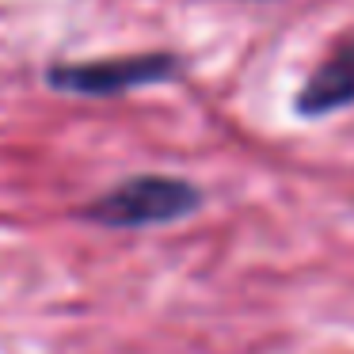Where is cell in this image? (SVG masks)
<instances>
[{
	"label": "cell",
	"instance_id": "obj_1",
	"mask_svg": "<svg viewBox=\"0 0 354 354\" xmlns=\"http://www.w3.org/2000/svg\"><path fill=\"white\" fill-rule=\"evenodd\" d=\"M202 206V191L179 176H133L103 191L95 202L77 214L107 229H145V225H171L191 217Z\"/></svg>",
	"mask_w": 354,
	"mask_h": 354
},
{
	"label": "cell",
	"instance_id": "obj_3",
	"mask_svg": "<svg viewBox=\"0 0 354 354\" xmlns=\"http://www.w3.org/2000/svg\"><path fill=\"white\" fill-rule=\"evenodd\" d=\"M346 107H354V35L331 46V54L316 65L297 92L301 118H328Z\"/></svg>",
	"mask_w": 354,
	"mask_h": 354
},
{
	"label": "cell",
	"instance_id": "obj_2",
	"mask_svg": "<svg viewBox=\"0 0 354 354\" xmlns=\"http://www.w3.org/2000/svg\"><path fill=\"white\" fill-rule=\"evenodd\" d=\"M183 62L168 50L95 57V62H57L46 69V84L69 95H122L130 88H149L179 77Z\"/></svg>",
	"mask_w": 354,
	"mask_h": 354
}]
</instances>
